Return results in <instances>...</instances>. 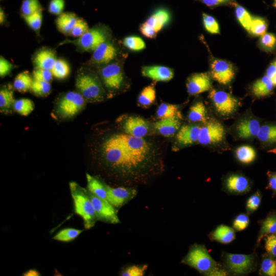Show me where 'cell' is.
<instances>
[{"instance_id":"6da1fadb","label":"cell","mask_w":276,"mask_h":276,"mask_svg":"<svg viewBox=\"0 0 276 276\" xmlns=\"http://www.w3.org/2000/svg\"><path fill=\"white\" fill-rule=\"evenodd\" d=\"M101 150L106 166L126 181H142L158 172L154 147L143 137L114 134L103 142Z\"/></svg>"},{"instance_id":"7a4b0ae2","label":"cell","mask_w":276,"mask_h":276,"mask_svg":"<svg viewBox=\"0 0 276 276\" xmlns=\"http://www.w3.org/2000/svg\"><path fill=\"white\" fill-rule=\"evenodd\" d=\"M69 186L75 213L82 218L85 229L92 228L97 219L88 191L75 181L70 182Z\"/></svg>"},{"instance_id":"3957f363","label":"cell","mask_w":276,"mask_h":276,"mask_svg":"<svg viewBox=\"0 0 276 276\" xmlns=\"http://www.w3.org/2000/svg\"><path fill=\"white\" fill-rule=\"evenodd\" d=\"M198 271L208 274L217 267V264L206 249L202 245H196L189 250L182 261Z\"/></svg>"},{"instance_id":"277c9868","label":"cell","mask_w":276,"mask_h":276,"mask_svg":"<svg viewBox=\"0 0 276 276\" xmlns=\"http://www.w3.org/2000/svg\"><path fill=\"white\" fill-rule=\"evenodd\" d=\"M76 86L83 97L91 101H100L103 99V91L97 78L89 73L79 75Z\"/></svg>"},{"instance_id":"5b68a950","label":"cell","mask_w":276,"mask_h":276,"mask_svg":"<svg viewBox=\"0 0 276 276\" xmlns=\"http://www.w3.org/2000/svg\"><path fill=\"white\" fill-rule=\"evenodd\" d=\"M85 103V98L80 93L69 91L58 101L57 112L63 118H71L83 108Z\"/></svg>"},{"instance_id":"8992f818","label":"cell","mask_w":276,"mask_h":276,"mask_svg":"<svg viewBox=\"0 0 276 276\" xmlns=\"http://www.w3.org/2000/svg\"><path fill=\"white\" fill-rule=\"evenodd\" d=\"M209 98L217 112L223 116L233 114L239 106V101L235 97L223 90L212 89L209 94Z\"/></svg>"},{"instance_id":"52a82bcc","label":"cell","mask_w":276,"mask_h":276,"mask_svg":"<svg viewBox=\"0 0 276 276\" xmlns=\"http://www.w3.org/2000/svg\"><path fill=\"white\" fill-rule=\"evenodd\" d=\"M94 206L97 220L117 224L120 222L116 208L107 199L101 198L88 191Z\"/></svg>"},{"instance_id":"ba28073f","label":"cell","mask_w":276,"mask_h":276,"mask_svg":"<svg viewBox=\"0 0 276 276\" xmlns=\"http://www.w3.org/2000/svg\"><path fill=\"white\" fill-rule=\"evenodd\" d=\"M225 135L223 126L217 121L211 120L201 128L198 142L203 145L216 144L222 142Z\"/></svg>"},{"instance_id":"9c48e42d","label":"cell","mask_w":276,"mask_h":276,"mask_svg":"<svg viewBox=\"0 0 276 276\" xmlns=\"http://www.w3.org/2000/svg\"><path fill=\"white\" fill-rule=\"evenodd\" d=\"M105 86L111 90H117L123 84L124 76L121 66L117 63L107 64L101 71Z\"/></svg>"},{"instance_id":"30bf717a","label":"cell","mask_w":276,"mask_h":276,"mask_svg":"<svg viewBox=\"0 0 276 276\" xmlns=\"http://www.w3.org/2000/svg\"><path fill=\"white\" fill-rule=\"evenodd\" d=\"M227 267L236 274L249 272L252 268L254 258L252 255L227 254L225 256Z\"/></svg>"},{"instance_id":"8fae6325","label":"cell","mask_w":276,"mask_h":276,"mask_svg":"<svg viewBox=\"0 0 276 276\" xmlns=\"http://www.w3.org/2000/svg\"><path fill=\"white\" fill-rule=\"evenodd\" d=\"M122 127L125 133L137 137L147 135L150 128L149 123L138 116H129L122 122Z\"/></svg>"},{"instance_id":"7c38bea8","label":"cell","mask_w":276,"mask_h":276,"mask_svg":"<svg viewBox=\"0 0 276 276\" xmlns=\"http://www.w3.org/2000/svg\"><path fill=\"white\" fill-rule=\"evenodd\" d=\"M107 200L116 208H120L132 199L137 191L133 188H113L106 185Z\"/></svg>"},{"instance_id":"4fadbf2b","label":"cell","mask_w":276,"mask_h":276,"mask_svg":"<svg viewBox=\"0 0 276 276\" xmlns=\"http://www.w3.org/2000/svg\"><path fill=\"white\" fill-rule=\"evenodd\" d=\"M211 74L215 81L223 85L230 83L235 76L232 64L221 59H215L211 63Z\"/></svg>"},{"instance_id":"5bb4252c","label":"cell","mask_w":276,"mask_h":276,"mask_svg":"<svg viewBox=\"0 0 276 276\" xmlns=\"http://www.w3.org/2000/svg\"><path fill=\"white\" fill-rule=\"evenodd\" d=\"M106 33L100 28L89 29L77 40L78 44L86 51H94L101 43L106 41Z\"/></svg>"},{"instance_id":"9a60e30c","label":"cell","mask_w":276,"mask_h":276,"mask_svg":"<svg viewBox=\"0 0 276 276\" xmlns=\"http://www.w3.org/2000/svg\"><path fill=\"white\" fill-rule=\"evenodd\" d=\"M187 88L188 93L191 95H198L209 90L211 88L210 75L206 73L192 75L188 79Z\"/></svg>"},{"instance_id":"2e32d148","label":"cell","mask_w":276,"mask_h":276,"mask_svg":"<svg viewBox=\"0 0 276 276\" xmlns=\"http://www.w3.org/2000/svg\"><path fill=\"white\" fill-rule=\"evenodd\" d=\"M141 72L143 76L156 81H169L174 76L173 71L171 68L163 65L143 66Z\"/></svg>"},{"instance_id":"e0dca14e","label":"cell","mask_w":276,"mask_h":276,"mask_svg":"<svg viewBox=\"0 0 276 276\" xmlns=\"http://www.w3.org/2000/svg\"><path fill=\"white\" fill-rule=\"evenodd\" d=\"M118 51L116 47L108 41L100 44L93 51V60L99 64H107L117 56Z\"/></svg>"},{"instance_id":"ac0fdd59","label":"cell","mask_w":276,"mask_h":276,"mask_svg":"<svg viewBox=\"0 0 276 276\" xmlns=\"http://www.w3.org/2000/svg\"><path fill=\"white\" fill-rule=\"evenodd\" d=\"M201 127L197 125H184L176 135L177 142L182 146H188L198 141Z\"/></svg>"},{"instance_id":"d6986e66","label":"cell","mask_w":276,"mask_h":276,"mask_svg":"<svg viewBox=\"0 0 276 276\" xmlns=\"http://www.w3.org/2000/svg\"><path fill=\"white\" fill-rule=\"evenodd\" d=\"M179 115L160 119L153 124L154 128L161 135L169 137L173 136L179 129L181 122Z\"/></svg>"},{"instance_id":"ffe728a7","label":"cell","mask_w":276,"mask_h":276,"mask_svg":"<svg viewBox=\"0 0 276 276\" xmlns=\"http://www.w3.org/2000/svg\"><path fill=\"white\" fill-rule=\"evenodd\" d=\"M170 20V14L168 10L160 8L156 10L144 22L157 33L159 32Z\"/></svg>"},{"instance_id":"44dd1931","label":"cell","mask_w":276,"mask_h":276,"mask_svg":"<svg viewBox=\"0 0 276 276\" xmlns=\"http://www.w3.org/2000/svg\"><path fill=\"white\" fill-rule=\"evenodd\" d=\"M261 126L256 119H246L240 122L236 126L238 136L248 139L257 135Z\"/></svg>"},{"instance_id":"7402d4cb","label":"cell","mask_w":276,"mask_h":276,"mask_svg":"<svg viewBox=\"0 0 276 276\" xmlns=\"http://www.w3.org/2000/svg\"><path fill=\"white\" fill-rule=\"evenodd\" d=\"M56 58L54 53L50 50L38 51L34 58V62L37 68L51 70Z\"/></svg>"},{"instance_id":"603a6c76","label":"cell","mask_w":276,"mask_h":276,"mask_svg":"<svg viewBox=\"0 0 276 276\" xmlns=\"http://www.w3.org/2000/svg\"><path fill=\"white\" fill-rule=\"evenodd\" d=\"M226 186L231 192L242 193L247 191L249 189L248 180L243 176L232 175L226 180Z\"/></svg>"},{"instance_id":"cb8c5ba5","label":"cell","mask_w":276,"mask_h":276,"mask_svg":"<svg viewBox=\"0 0 276 276\" xmlns=\"http://www.w3.org/2000/svg\"><path fill=\"white\" fill-rule=\"evenodd\" d=\"M271 80L267 76H264L257 80L252 85V94L257 97H263L270 94L273 88Z\"/></svg>"},{"instance_id":"d4e9b609","label":"cell","mask_w":276,"mask_h":276,"mask_svg":"<svg viewBox=\"0 0 276 276\" xmlns=\"http://www.w3.org/2000/svg\"><path fill=\"white\" fill-rule=\"evenodd\" d=\"M78 17L71 12L62 13L57 17L56 23L58 30L64 34L70 33L74 27Z\"/></svg>"},{"instance_id":"484cf974","label":"cell","mask_w":276,"mask_h":276,"mask_svg":"<svg viewBox=\"0 0 276 276\" xmlns=\"http://www.w3.org/2000/svg\"><path fill=\"white\" fill-rule=\"evenodd\" d=\"M87 190L101 198L107 199L106 185L88 173L86 174Z\"/></svg>"},{"instance_id":"4316f807","label":"cell","mask_w":276,"mask_h":276,"mask_svg":"<svg viewBox=\"0 0 276 276\" xmlns=\"http://www.w3.org/2000/svg\"><path fill=\"white\" fill-rule=\"evenodd\" d=\"M188 119L193 122H207L206 109L202 102H198L190 108Z\"/></svg>"},{"instance_id":"83f0119b","label":"cell","mask_w":276,"mask_h":276,"mask_svg":"<svg viewBox=\"0 0 276 276\" xmlns=\"http://www.w3.org/2000/svg\"><path fill=\"white\" fill-rule=\"evenodd\" d=\"M213 238L222 243H228L232 242L235 237L234 229L226 225L219 226L213 232Z\"/></svg>"},{"instance_id":"f1b7e54d","label":"cell","mask_w":276,"mask_h":276,"mask_svg":"<svg viewBox=\"0 0 276 276\" xmlns=\"http://www.w3.org/2000/svg\"><path fill=\"white\" fill-rule=\"evenodd\" d=\"M33 80L28 71L18 74L15 77L13 86L17 91L25 93L31 89Z\"/></svg>"},{"instance_id":"f546056e","label":"cell","mask_w":276,"mask_h":276,"mask_svg":"<svg viewBox=\"0 0 276 276\" xmlns=\"http://www.w3.org/2000/svg\"><path fill=\"white\" fill-rule=\"evenodd\" d=\"M257 137L260 141L265 143H276V125H264L261 126Z\"/></svg>"},{"instance_id":"4dcf8cb0","label":"cell","mask_w":276,"mask_h":276,"mask_svg":"<svg viewBox=\"0 0 276 276\" xmlns=\"http://www.w3.org/2000/svg\"><path fill=\"white\" fill-rule=\"evenodd\" d=\"M13 92L10 88H2L0 90V109L1 112L8 113L15 102Z\"/></svg>"},{"instance_id":"1f68e13d","label":"cell","mask_w":276,"mask_h":276,"mask_svg":"<svg viewBox=\"0 0 276 276\" xmlns=\"http://www.w3.org/2000/svg\"><path fill=\"white\" fill-rule=\"evenodd\" d=\"M156 92L153 85L145 87L138 97V103L143 107L151 105L155 100Z\"/></svg>"},{"instance_id":"d6a6232c","label":"cell","mask_w":276,"mask_h":276,"mask_svg":"<svg viewBox=\"0 0 276 276\" xmlns=\"http://www.w3.org/2000/svg\"><path fill=\"white\" fill-rule=\"evenodd\" d=\"M238 159L242 163L249 164L254 160L256 156L255 149L248 145L239 147L236 151Z\"/></svg>"},{"instance_id":"836d02e7","label":"cell","mask_w":276,"mask_h":276,"mask_svg":"<svg viewBox=\"0 0 276 276\" xmlns=\"http://www.w3.org/2000/svg\"><path fill=\"white\" fill-rule=\"evenodd\" d=\"M235 14L238 21L247 31L249 32L253 17L242 6L238 4L235 6Z\"/></svg>"},{"instance_id":"e575fe53","label":"cell","mask_w":276,"mask_h":276,"mask_svg":"<svg viewBox=\"0 0 276 276\" xmlns=\"http://www.w3.org/2000/svg\"><path fill=\"white\" fill-rule=\"evenodd\" d=\"M51 71L53 76L56 78L63 79L68 76L70 68L68 64L65 60L57 59Z\"/></svg>"},{"instance_id":"d590c367","label":"cell","mask_w":276,"mask_h":276,"mask_svg":"<svg viewBox=\"0 0 276 276\" xmlns=\"http://www.w3.org/2000/svg\"><path fill=\"white\" fill-rule=\"evenodd\" d=\"M276 233V215L267 217L262 223L258 242L265 236Z\"/></svg>"},{"instance_id":"8d00e7d4","label":"cell","mask_w":276,"mask_h":276,"mask_svg":"<svg viewBox=\"0 0 276 276\" xmlns=\"http://www.w3.org/2000/svg\"><path fill=\"white\" fill-rule=\"evenodd\" d=\"M83 230L74 228H65L58 232L52 238L61 242L71 241L77 238Z\"/></svg>"},{"instance_id":"74e56055","label":"cell","mask_w":276,"mask_h":276,"mask_svg":"<svg viewBox=\"0 0 276 276\" xmlns=\"http://www.w3.org/2000/svg\"><path fill=\"white\" fill-rule=\"evenodd\" d=\"M13 107L17 113L27 116L33 110L34 104L31 100L23 98L16 100Z\"/></svg>"},{"instance_id":"f35d334b","label":"cell","mask_w":276,"mask_h":276,"mask_svg":"<svg viewBox=\"0 0 276 276\" xmlns=\"http://www.w3.org/2000/svg\"><path fill=\"white\" fill-rule=\"evenodd\" d=\"M178 107L176 105L162 103L156 110V116L159 119L170 118L178 113Z\"/></svg>"},{"instance_id":"ab89813d","label":"cell","mask_w":276,"mask_h":276,"mask_svg":"<svg viewBox=\"0 0 276 276\" xmlns=\"http://www.w3.org/2000/svg\"><path fill=\"white\" fill-rule=\"evenodd\" d=\"M123 45L129 50L133 51H140L145 49L144 41L136 36H129L124 38Z\"/></svg>"},{"instance_id":"60d3db41","label":"cell","mask_w":276,"mask_h":276,"mask_svg":"<svg viewBox=\"0 0 276 276\" xmlns=\"http://www.w3.org/2000/svg\"><path fill=\"white\" fill-rule=\"evenodd\" d=\"M31 91L37 96L45 97L51 91V85L49 82L33 80Z\"/></svg>"},{"instance_id":"b9f144b4","label":"cell","mask_w":276,"mask_h":276,"mask_svg":"<svg viewBox=\"0 0 276 276\" xmlns=\"http://www.w3.org/2000/svg\"><path fill=\"white\" fill-rule=\"evenodd\" d=\"M42 9L39 0H23L20 11L24 17L37 11H42Z\"/></svg>"},{"instance_id":"7bdbcfd3","label":"cell","mask_w":276,"mask_h":276,"mask_svg":"<svg viewBox=\"0 0 276 276\" xmlns=\"http://www.w3.org/2000/svg\"><path fill=\"white\" fill-rule=\"evenodd\" d=\"M267 25L266 21L259 17H253L249 32L256 36H262L266 33Z\"/></svg>"},{"instance_id":"ee69618b","label":"cell","mask_w":276,"mask_h":276,"mask_svg":"<svg viewBox=\"0 0 276 276\" xmlns=\"http://www.w3.org/2000/svg\"><path fill=\"white\" fill-rule=\"evenodd\" d=\"M28 25L34 31H38L42 24V11L36 12L30 15L24 16Z\"/></svg>"},{"instance_id":"f6af8a7d","label":"cell","mask_w":276,"mask_h":276,"mask_svg":"<svg viewBox=\"0 0 276 276\" xmlns=\"http://www.w3.org/2000/svg\"><path fill=\"white\" fill-rule=\"evenodd\" d=\"M203 25L205 30L211 34H219V26L216 19L212 16L202 14Z\"/></svg>"},{"instance_id":"bcb514c9","label":"cell","mask_w":276,"mask_h":276,"mask_svg":"<svg viewBox=\"0 0 276 276\" xmlns=\"http://www.w3.org/2000/svg\"><path fill=\"white\" fill-rule=\"evenodd\" d=\"M147 265H133L125 268L121 272L122 276H143L147 269Z\"/></svg>"},{"instance_id":"7dc6e473","label":"cell","mask_w":276,"mask_h":276,"mask_svg":"<svg viewBox=\"0 0 276 276\" xmlns=\"http://www.w3.org/2000/svg\"><path fill=\"white\" fill-rule=\"evenodd\" d=\"M261 271L266 275H276V261L270 258L264 259L261 264Z\"/></svg>"},{"instance_id":"c3c4849f","label":"cell","mask_w":276,"mask_h":276,"mask_svg":"<svg viewBox=\"0 0 276 276\" xmlns=\"http://www.w3.org/2000/svg\"><path fill=\"white\" fill-rule=\"evenodd\" d=\"M89 30L87 22L83 19L78 18L74 27L70 34L72 36L80 37Z\"/></svg>"},{"instance_id":"681fc988","label":"cell","mask_w":276,"mask_h":276,"mask_svg":"<svg viewBox=\"0 0 276 276\" xmlns=\"http://www.w3.org/2000/svg\"><path fill=\"white\" fill-rule=\"evenodd\" d=\"M53 74L50 70L36 67L33 71V80L49 82Z\"/></svg>"},{"instance_id":"f907efd6","label":"cell","mask_w":276,"mask_h":276,"mask_svg":"<svg viewBox=\"0 0 276 276\" xmlns=\"http://www.w3.org/2000/svg\"><path fill=\"white\" fill-rule=\"evenodd\" d=\"M261 198L260 193L257 192L248 198L246 203V210L248 213L250 214L258 208L261 202Z\"/></svg>"},{"instance_id":"816d5d0a","label":"cell","mask_w":276,"mask_h":276,"mask_svg":"<svg viewBox=\"0 0 276 276\" xmlns=\"http://www.w3.org/2000/svg\"><path fill=\"white\" fill-rule=\"evenodd\" d=\"M265 247L269 255L276 257V233L267 235Z\"/></svg>"},{"instance_id":"f5cc1de1","label":"cell","mask_w":276,"mask_h":276,"mask_svg":"<svg viewBox=\"0 0 276 276\" xmlns=\"http://www.w3.org/2000/svg\"><path fill=\"white\" fill-rule=\"evenodd\" d=\"M261 44L266 49H273L276 45V37L271 33H266L261 37Z\"/></svg>"},{"instance_id":"db71d44e","label":"cell","mask_w":276,"mask_h":276,"mask_svg":"<svg viewBox=\"0 0 276 276\" xmlns=\"http://www.w3.org/2000/svg\"><path fill=\"white\" fill-rule=\"evenodd\" d=\"M64 0H51L49 5V11L52 14L60 15L64 8Z\"/></svg>"},{"instance_id":"11a10c76","label":"cell","mask_w":276,"mask_h":276,"mask_svg":"<svg viewBox=\"0 0 276 276\" xmlns=\"http://www.w3.org/2000/svg\"><path fill=\"white\" fill-rule=\"evenodd\" d=\"M249 223V219L245 214H240L236 217L233 223L234 228L237 231H242L247 227Z\"/></svg>"},{"instance_id":"9f6ffc18","label":"cell","mask_w":276,"mask_h":276,"mask_svg":"<svg viewBox=\"0 0 276 276\" xmlns=\"http://www.w3.org/2000/svg\"><path fill=\"white\" fill-rule=\"evenodd\" d=\"M13 68L11 63L2 56L0 58V76L3 77L8 75Z\"/></svg>"},{"instance_id":"6f0895ef","label":"cell","mask_w":276,"mask_h":276,"mask_svg":"<svg viewBox=\"0 0 276 276\" xmlns=\"http://www.w3.org/2000/svg\"><path fill=\"white\" fill-rule=\"evenodd\" d=\"M266 76L269 78L274 86H276V60H274L268 67Z\"/></svg>"},{"instance_id":"680465c9","label":"cell","mask_w":276,"mask_h":276,"mask_svg":"<svg viewBox=\"0 0 276 276\" xmlns=\"http://www.w3.org/2000/svg\"><path fill=\"white\" fill-rule=\"evenodd\" d=\"M140 31L144 36L148 38H154L157 34L154 30L146 26L144 22L141 25Z\"/></svg>"},{"instance_id":"91938a15","label":"cell","mask_w":276,"mask_h":276,"mask_svg":"<svg viewBox=\"0 0 276 276\" xmlns=\"http://www.w3.org/2000/svg\"><path fill=\"white\" fill-rule=\"evenodd\" d=\"M208 6L212 7L221 5L227 2L229 0H199Z\"/></svg>"},{"instance_id":"94428289","label":"cell","mask_w":276,"mask_h":276,"mask_svg":"<svg viewBox=\"0 0 276 276\" xmlns=\"http://www.w3.org/2000/svg\"><path fill=\"white\" fill-rule=\"evenodd\" d=\"M268 186L270 189L276 191V172L268 175Z\"/></svg>"},{"instance_id":"6125c7cd","label":"cell","mask_w":276,"mask_h":276,"mask_svg":"<svg viewBox=\"0 0 276 276\" xmlns=\"http://www.w3.org/2000/svg\"><path fill=\"white\" fill-rule=\"evenodd\" d=\"M208 275H225L226 273L225 271L220 269L217 267L215 268L211 271Z\"/></svg>"},{"instance_id":"be15d7a7","label":"cell","mask_w":276,"mask_h":276,"mask_svg":"<svg viewBox=\"0 0 276 276\" xmlns=\"http://www.w3.org/2000/svg\"><path fill=\"white\" fill-rule=\"evenodd\" d=\"M24 276H39L40 273L35 269H30L23 274Z\"/></svg>"},{"instance_id":"e7e4bbea","label":"cell","mask_w":276,"mask_h":276,"mask_svg":"<svg viewBox=\"0 0 276 276\" xmlns=\"http://www.w3.org/2000/svg\"><path fill=\"white\" fill-rule=\"evenodd\" d=\"M5 13L4 11V10L1 8L0 9V22L1 24H2L4 23V20L5 19Z\"/></svg>"},{"instance_id":"03108f58","label":"cell","mask_w":276,"mask_h":276,"mask_svg":"<svg viewBox=\"0 0 276 276\" xmlns=\"http://www.w3.org/2000/svg\"><path fill=\"white\" fill-rule=\"evenodd\" d=\"M273 1H274V6H276V0H273Z\"/></svg>"}]
</instances>
